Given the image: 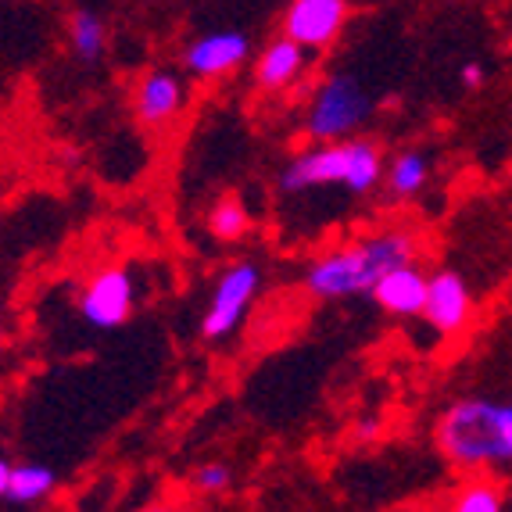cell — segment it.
Wrapping results in <instances>:
<instances>
[{"label":"cell","instance_id":"6da1fadb","mask_svg":"<svg viewBox=\"0 0 512 512\" xmlns=\"http://www.w3.org/2000/svg\"><path fill=\"white\" fill-rule=\"evenodd\" d=\"M423 240L416 230L387 226L337 244L326 255L312 258L305 269V291L319 301H341L373 294V287L398 265L419 262Z\"/></svg>","mask_w":512,"mask_h":512},{"label":"cell","instance_id":"7a4b0ae2","mask_svg":"<svg viewBox=\"0 0 512 512\" xmlns=\"http://www.w3.org/2000/svg\"><path fill=\"white\" fill-rule=\"evenodd\" d=\"M434 441L462 473L512 470V402L470 394L437 416Z\"/></svg>","mask_w":512,"mask_h":512},{"label":"cell","instance_id":"3957f363","mask_svg":"<svg viewBox=\"0 0 512 512\" xmlns=\"http://www.w3.org/2000/svg\"><path fill=\"white\" fill-rule=\"evenodd\" d=\"M373 115V97L351 72H333L316 86L305 111V133L316 144H337L359 133L362 122Z\"/></svg>","mask_w":512,"mask_h":512},{"label":"cell","instance_id":"277c9868","mask_svg":"<svg viewBox=\"0 0 512 512\" xmlns=\"http://www.w3.org/2000/svg\"><path fill=\"white\" fill-rule=\"evenodd\" d=\"M258 291H262V269L255 258H237L226 265L212 287L205 319H201V337L205 341H226L240 330V323L248 319L251 305H255Z\"/></svg>","mask_w":512,"mask_h":512},{"label":"cell","instance_id":"5b68a950","mask_svg":"<svg viewBox=\"0 0 512 512\" xmlns=\"http://www.w3.org/2000/svg\"><path fill=\"white\" fill-rule=\"evenodd\" d=\"M137 308V280L126 265L97 269L79 291V316L90 330H119Z\"/></svg>","mask_w":512,"mask_h":512},{"label":"cell","instance_id":"8992f818","mask_svg":"<svg viewBox=\"0 0 512 512\" xmlns=\"http://www.w3.org/2000/svg\"><path fill=\"white\" fill-rule=\"evenodd\" d=\"M351 22V0H291L280 18V33L308 51H323L341 40Z\"/></svg>","mask_w":512,"mask_h":512},{"label":"cell","instance_id":"52a82bcc","mask_svg":"<svg viewBox=\"0 0 512 512\" xmlns=\"http://www.w3.org/2000/svg\"><path fill=\"white\" fill-rule=\"evenodd\" d=\"M423 323L441 337H459L473 323V291L455 269H437L427 283V305H423Z\"/></svg>","mask_w":512,"mask_h":512},{"label":"cell","instance_id":"ba28073f","mask_svg":"<svg viewBox=\"0 0 512 512\" xmlns=\"http://www.w3.org/2000/svg\"><path fill=\"white\" fill-rule=\"evenodd\" d=\"M344 176H348V147H344V140L316 144L305 147L283 165L280 190L283 194H308V190L319 187H344Z\"/></svg>","mask_w":512,"mask_h":512},{"label":"cell","instance_id":"9c48e42d","mask_svg":"<svg viewBox=\"0 0 512 512\" xmlns=\"http://www.w3.org/2000/svg\"><path fill=\"white\" fill-rule=\"evenodd\" d=\"M251 58V40L240 29H212L197 36L183 51V69L194 79H222Z\"/></svg>","mask_w":512,"mask_h":512},{"label":"cell","instance_id":"30bf717a","mask_svg":"<svg viewBox=\"0 0 512 512\" xmlns=\"http://www.w3.org/2000/svg\"><path fill=\"white\" fill-rule=\"evenodd\" d=\"M187 104V86L172 69H151L133 86V115L140 126L165 129Z\"/></svg>","mask_w":512,"mask_h":512},{"label":"cell","instance_id":"8fae6325","mask_svg":"<svg viewBox=\"0 0 512 512\" xmlns=\"http://www.w3.org/2000/svg\"><path fill=\"white\" fill-rule=\"evenodd\" d=\"M312 54L308 47H301L298 40H291V36H276V40H269L258 51L255 58V86L258 90H265V94H283V90H291V86H298L301 79H305L308 65H312Z\"/></svg>","mask_w":512,"mask_h":512},{"label":"cell","instance_id":"7c38bea8","mask_svg":"<svg viewBox=\"0 0 512 512\" xmlns=\"http://www.w3.org/2000/svg\"><path fill=\"white\" fill-rule=\"evenodd\" d=\"M427 283L430 273H423L419 262H409L391 269L384 280L376 283L369 298L394 319H419L423 316V305H427Z\"/></svg>","mask_w":512,"mask_h":512},{"label":"cell","instance_id":"4fadbf2b","mask_svg":"<svg viewBox=\"0 0 512 512\" xmlns=\"http://www.w3.org/2000/svg\"><path fill=\"white\" fill-rule=\"evenodd\" d=\"M344 147H348V176H344V190H351V194H369V190L380 187V183H384V172H387L384 147L369 137H348Z\"/></svg>","mask_w":512,"mask_h":512},{"label":"cell","instance_id":"5bb4252c","mask_svg":"<svg viewBox=\"0 0 512 512\" xmlns=\"http://www.w3.org/2000/svg\"><path fill=\"white\" fill-rule=\"evenodd\" d=\"M430 180V158L419 147H409V151H398L387 162L384 172V183H387V194L398 197V201H409L416 197L419 190L427 187Z\"/></svg>","mask_w":512,"mask_h":512},{"label":"cell","instance_id":"9a60e30c","mask_svg":"<svg viewBox=\"0 0 512 512\" xmlns=\"http://www.w3.org/2000/svg\"><path fill=\"white\" fill-rule=\"evenodd\" d=\"M69 43L83 65H97L108 54V22L94 8H76L69 18Z\"/></svg>","mask_w":512,"mask_h":512},{"label":"cell","instance_id":"2e32d148","mask_svg":"<svg viewBox=\"0 0 512 512\" xmlns=\"http://www.w3.org/2000/svg\"><path fill=\"white\" fill-rule=\"evenodd\" d=\"M444 512H505V491L487 473H473L452 491Z\"/></svg>","mask_w":512,"mask_h":512},{"label":"cell","instance_id":"e0dca14e","mask_svg":"<svg viewBox=\"0 0 512 512\" xmlns=\"http://www.w3.org/2000/svg\"><path fill=\"white\" fill-rule=\"evenodd\" d=\"M58 487V473L43 462H22L11 470V487H8V502L11 505H40L43 498L54 495Z\"/></svg>","mask_w":512,"mask_h":512},{"label":"cell","instance_id":"ac0fdd59","mask_svg":"<svg viewBox=\"0 0 512 512\" xmlns=\"http://www.w3.org/2000/svg\"><path fill=\"white\" fill-rule=\"evenodd\" d=\"M248 230H251V215L237 197H222L219 205L208 212V233L215 240H222V244H237V240L248 237Z\"/></svg>","mask_w":512,"mask_h":512},{"label":"cell","instance_id":"d6986e66","mask_svg":"<svg viewBox=\"0 0 512 512\" xmlns=\"http://www.w3.org/2000/svg\"><path fill=\"white\" fill-rule=\"evenodd\" d=\"M233 487V470L226 462H205V466H197L194 470V491L205 498L215 495H226Z\"/></svg>","mask_w":512,"mask_h":512},{"label":"cell","instance_id":"ffe728a7","mask_svg":"<svg viewBox=\"0 0 512 512\" xmlns=\"http://www.w3.org/2000/svg\"><path fill=\"white\" fill-rule=\"evenodd\" d=\"M459 79L466 90H477V86H484V69H480L477 61H470V65H462L459 69Z\"/></svg>","mask_w":512,"mask_h":512},{"label":"cell","instance_id":"44dd1931","mask_svg":"<svg viewBox=\"0 0 512 512\" xmlns=\"http://www.w3.org/2000/svg\"><path fill=\"white\" fill-rule=\"evenodd\" d=\"M11 470H15V466H11V459H4V455H0V498H8Z\"/></svg>","mask_w":512,"mask_h":512},{"label":"cell","instance_id":"7402d4cb","mask_svg":"<svg viewBox=\"0 0 512 512\" xmlns=\"http://www.w3.org/2000/svg\"><path fill=\"white\" fill-rule=\"evenodd\" d=\"M359 437H362V441L376 437V423H373V419H369V423H359Z\"/></svg>","mask_w":512,"mask_h":512},{"label":"cell","instance_id":"603a6c76","mask_svg":"<svg viewBox=\"0 0 512 512\" xmlns=\"http://www.w3.org/2000/svg\"><path fill=\"white\" fill-rule=\"evenodd\" d=\"M140 512H180L176 505H169V502H154V505H147V509H140Z\"/></svg>","mask_w":512,"mask_h":512},{"label":"cell","instance_id":"cb8c5ba5","mask_svg":"<svg viewBox=\"0 0 512 512\" xmlns=\"http://www.w3.org/2000/svg\"><path fill=\"white\" fill-rule=\"evenodd\" d=\"M0 348H4V330H0Z\"/></svg>","mask_w":512,"mask_h":512}]
</instances>
